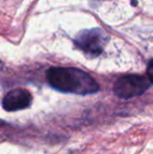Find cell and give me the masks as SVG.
Masks as SVG:
<instances>
[{
  "label": "cell",
  "instance_id": "1",
  "mask_svg": "<svg viewBox=\"0 0 153 154\" xmlns=\"http://www.w3.org/2000/svg\"><path fill=\"white\" fill-rule=\"evenodd\" d=\"M46 80L53 88L65 93L87 95L100 90L89 73L75 67H51L46 71Z\"/></svg>",
  "mask_w": 153,
  "mask_h": 154
},
{
  "label": "cell",
  "instance_id": "2",
  "mask_svg": "<svg viewBox=\"0 0 153 154\" xmlns=\"http://www.w3.org/2000/svg\"><path fill=\"white\" fill-rule=\"evenodd\" d=\"M150 82L147 78L139 75H127L115 82L113 92L120 99L128 100L142 95L148 90Z\"/></svg>",
  "mask_w": 153,
  "mask_h": 154
},
{
  "label": "cell",
  "instance_id": "3",
  "mask_svg": "<svg viewBox=\"0 0 153 154\" xmlns=\"http://www.w3.org/2000/svg\"><path fill=\"white\" fill-rule=\"evenodd\" d=\"M107 36L99 29L81 32L75 39V44L84 53L96 57L103 51Z\"/></svg>",
  "mask_w": 153,
  "mask_h": 154
},
{
  "label": "cell",
  "instance_id": "4",
  "mask_svg": "<svg viewBox=\"0 0 153 154\" xmlns=\"http://www.w3.org/2000/svg\"><path fill=\"white\" fill-rule=\"evenodd\" d=\"M32 103V94L23 88H15L3 97L2 107L6 111H18L27 108Z\"/></svg>",
  "mask_w": 153,
  "mask_h": 154
},
{
  "label": "cell",
  "instance_id": "5",
  "mask_svg": "<svg viewBox=\"0 0 153 154\" xmlns=\"http://www.w3.org/2000/svg\"><path fill=\"white\" fill-rule=\"evenodd\" d=\"M147 75H148V80H149V82L153 84V59L149 63H148Z\"/></svg>",
  "mask_w": 153,
  "mask_h": 154
}]
</instances>
